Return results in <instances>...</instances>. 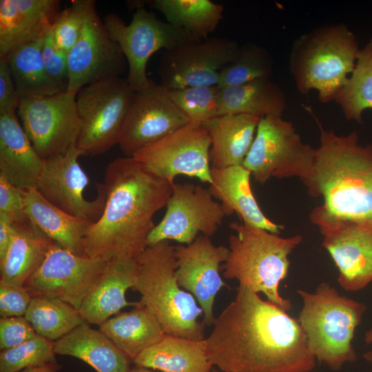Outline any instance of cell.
Returning <instances> with one entry per match:
<instances>
[{"label": "cell", "mask_w": 372, "mask_h": 372, "mask_svg": "<svg viewBox=\"0 0 372 372\" xmlns=\"http://www.w3.org/2000/svg\"><path fill=\"white\" fill-rule=\"evenodd\" d=\"M213 325L205 351L221 372H311L316 367L298 320L244 285Z\"/></svg>", "instance_id": "obj_1"}, {"label": "cell", "mask_w": 372, "mask_h": 372, "mask_svg": "<svg viewBox=\"0 0 372 372\" xmlns=\"http://www.w3.org/2000/svg\"><path fill=\"white\" fill-rule=\"evenodd\" d=\"M106 200L84 240L86 256L136 260L148 247L155 214L165 207L174 183L147 171L133 157L117 158L105 172Z\"/></svg>", "instance_id": "obj_2"}, {"label": "cell", "mask_w": 372, "mask_h": 372, "mask_svg": "<svg viewBox=\"0 0 372 372\" xmlns=\"http://www.w3.org/2000/svg\"><path fill=\"white\" fill-rule=\"evenodd\" d=\"M307 110L320 131L308 194L322 198L321 205L333 215L372 220V145L360 144L355 132L341 136L324 130Z\"/></svg>", "instance_id": "obj_3"}, {"label": "cell", "mask_w": 372, "mask_h": 372, "mask_svg": "<svg viewBox=\"0 0 372 372\" xmlns=\"http://www.w3.org/2000/svg\"><path fill=\"white\" fill-rule=\"evenodd\" d=\"M360 48L355 34L342 23L322 25L292 44L289 66L302 94L318 92L320 103L335 101L353 70Z\"/></svg>", "instance_id": "obj_4"}, {"label": "cell", "mask_w": 372, "mask_h": 372, "mask_svg": "<svg viewBox=\"0 0 372 372\" xmlns=\"http://www.w3.org/2000/svg\"><path fill=\"white\" fill-rule=\"evenodd\" d=\"M138 276L132 290L141 295L137 306L149 311L165 334L203 340V313L195 298L179 286L175 271V247L169 240L148 246L137 258Z\"/></svg>", "instance_id": "obj_5"}, {"label": "cell", "mask_w": 372, "mask_h": 372, "mask_svg": "<svg viewBox=\"0 0 372 372\" xmlns=\"http://www.w3.org/2000/svg\"><path fill=\"white\" fill-rule=\"evenodd\" d=\"M235 231L229 238V254L222 266L223 276L236 279L254 293H262L267 300L285 311L291 309L289 300L279 293V285L288 274L289 256L302 242L296 234L283 238L262 228L232 222Z\"/></svg>", "instance_id": "obj_6"}, {"label": "cell", "mask_w": 372, "mask_h": 372, "mask_svg": "<svg viewBox=\"0 0 372 372\" xmlns=\"http://www.w3.org/2000/svg\"><path fill=\"white\" fill-rule=\"evenodd\" d=\"M302 300L298 322L311 353L316 360L333 371L357 360L352 342L366 306L342 296L327 282L313 293L298 289Z\"/></svg>", "instance_id": "obj_7"}, {"label": "cell", "mask_w": 372, "mask_h": 372, "mask_svg": "<svg viewBox=\"0 0 372 372\" xmlns=\"http://www.w3.org/2000/svg\"><path fill=\"white\" fill-rule=\"evenodd\" d=\"M315 158L316 149L302 142L291 123L267 116L260 118L242 165L260 184L273 177H298L307 187Z\"/></svg>", "instance_id": "obj_8"}, {"label": "cell", "mask_w": 372, "mask_h": 372, "mask_svg": "<svg viewBox=\"0 0 372 372\" xmlns=\"http://www.w3.org/2000/svg\"><path fill=\"white\" fill-rule=\"evenodd\" d=\"M134 93L122 76L89 84L77 92L82 123L76 147L82 156L100 155L118 145Z\"/></svg>", "instance_id": "obj_9"}, {"label": "cell", "mask_w": 372, "mask_h": 372, "mask_svg": "<svg viewBox=\"0 0 372 372\" xmlns=\"http://www.w3.org/2000/svg\"><path fill=\"white\" fill-rule=\"evenodd\" d=\"M103 22L127 60L126 78L134 92L148 90L154 84L147 75V65L154 52L197 42L183 29L159 20L143 6L136 8L129 24L114 12L107 14Z\"/></svg>", "instance_id": "obj_10"}, {"label": "cell", "mask_w": 372, "mask_h": 372, "mask_svg": "<svg viewBox=\"0 0 372 372\" xmlns=\"http://www.w3.org/2000/svg\"><path fill=\"white\" fill-rule=\"evenodd\" d=\"M309 218L320 229L322 245L338 269L339 285L347 291H356L371 282L372 220L339 217L321 205Z\"/></svg>", "instance_id": "obj_11"}, {"label": "cell", "mask_w": 372, "mask_h": 372, "mask_svg": "<svg viewBox=\"0 0 372 372\" xmlns=\"http://www.w3.org/2000/svg\"><path fill=\"white\" fill-rule=\"evenodd\" d=\"M76 94L65 91L48 96L20 99L17 116L43 160L63 155L76 147L82 123Z\"/></svg>", "instance_id": "obj_12"}, {"label": "cell", "mask_w": 372, "mask_h": 372, "mask_svg": "<svg viewBox=\"0 0 372 372\" xmlns=\"http://www.w3.org/2000/svg\"><path fill=\"white\" fill-rule=\"evenodd\" d=\"M211 139L203 123L190 122L132 157L151 174L170 183L179 175L211 183Z\"/></svg>", "instance_id": "obj_13"}, {"label": "cell", "mask_w": 372, "mask_h": 372, "mask_svg": "<svg viewBox=\"0 0 372 372\" xmlns=\"http://www.w3.org/2000/svg\"><path fill=\"white\" fill-rule=\"evenodd\" d=\"M127 64L119 45L101 19L95 1L85 0L83 28L68 53L67 91L77 93L89 84L121 77Z\"/></svg>", "instance_id": "obj_14"}, {"label": "cell", "mask_w": 372, "mask_h": 372, "mask_svg": "<svg viewBox=\"0 0 372 372\" xmlns=\"http://www.w3.org/2000/svg\"><path fill=\"white\" fill-rule=\"evenodd\" d=\"M166 211L147 240L148 246L163 240L189 245L202 235L211 237L226 216L208 189L192 183H174Z\"/></svg>", "instance_id": "obj_15"}, {"label": "cell", "mask_w": 372, "mask_h": 372, "mask_svg": "<svg viewBox=\"0 0 372 372\" xmlns=\"http://www.w3.org/2000/svg\"><path fill=\"white\" fill-rule=\"evenodd\" d=\"M240 45L227 38H207L165 50L158 74L166 90L218 85L223 69L236 56Z\"/></svg>", "instance_id": "obj_16"}, {"label": "cell", "mask_w": 372, "mask_h": 372, "mask_svg": "<svg viewBox=\"0 0 372 372\" xmlns=\"http://www.w3.org/2000/svg\"><path fill=\"white\" fill-rule=\"evenodd\" d=\"M107 261L78 256L54 242L24 287L32 297L61 300L79 310Z\"/></svg>", "instance_id": "obj_17"}, {"label": "cell", "mask_w": 372, "mask_h": 372, "mask_svg": "<svg viewBox=\"0 0 372 372\" xmlns=\"http://www.w3.org/2000/svg\"><path fill=\"white\" fill-rule=\"evenodd\" d=\"M81 156L75 147L63 155L43 160L34 187L44 198L66 213L94 223L104 208L105 187L104 183H97V196L92 200L85 198L83 192L89 178L78 162Z\"/></svg>", "instance_id": "obj_18"}, {"label": "cell", "mask_w": 372, "mask_h": 372, "mask_svg": "<svg viewBox=\"0 0 372 372\" xmlns=\"http://www.w3.org/2000/svg\"><path fill=\"white\" fill-rule=\"evenodd\" d=\"M190 122L167 90L154 83L148 90L134 92L118 145L127 156L132 157Z\"/></svg>", "instance_id": "obj_19"}, {"label": "cell", "mask_w": 372, "mask_h": 372, "mask_svg": "<svg viewBox=\"0 0 372 372\" xmlns=\"http://www.w3.org/2000/svg\"><path fill=\"white\" fill-rule=\"evenodd\" d=\"M229 248L215 245L209 237L200 235L189 245L175 247V276L180 287L190 293L203 311V323L214 324V304L217 293L227 287L220 266L227 260Z\"/></svg>", "instance_id": "obj_20"}, {"label": "cell", "mask_w": 372, "mask_h": 372, "mask_svg": "<svg viewBox=\"0 0 372 372\" xmlns=\"http://www.w3.org/2000/svg\"><path fill=\"white\" fill-rule=\"evenodd\" d=\"M57 0L0 1V59L43 39L60 10Z\"/></svg>", "instance_id": "obj_21"}, {"label": "cell", "mask_w": 372, "mask_h": 372, "mask_svg": "<svg viewBox=\"0 0 372 372\" xmlns=\"http://www.w3.org/2000/svg\"><path fill=\"white\" fill-rule=\"evenodd\" d=\"M138 276L136 260H112L84 299L79 311L88 324L101 325L123 308L137 306L126 300L127 290L135 285Z\"/></svg>", "instance_id": "obj_22"}, {"label": "cell", "mask_w": 372, "mask_h": 372, "mask_svg": "<svg viewBox=\"0 0 372 372\" xmlns=\"http://www.w3.org/2000/svg\"><path fill=\"white\" fill-rule=\"evenodd\" d=\"M211 175L208 189L220 201L226 216L236 213L243 223L278 235L284 229V225L271 221L260 209L251 188V174L243 165L211 167Z\"/></svg>", "instance_id": "obj_23"}, {"label": "cell", "mask_w": 372, "mask_h": 372, "mask_svg": "<svg viewBox=\"0 0 372 372\" xmlns=\"http://www.w3.org/2000/svg\"><path fill=\"white\" fill-rule=\"evenodd\" d=\"M43 165L17 112L0 114V174L14 187H35Z\"/></svg>", "instance_id": "obj_24"}, {"label": "cell", "mask_w": 372, "mask_h": 372, "mask_svg": "<svg viewBox=\"0 0 372 372\" xmlns=\"http://www.w3.org/2000/svg\"><path fill=\"white\" fill-rule=\"evenodd\" d=\"M260 118L250 114H224L203 123L211 139L212 167L242 165Z\"/></svg>", "instance_id": "obj_25"}, {"label": "cell", "mask_w": 372, "mask_h": 372, "mask_svg": "<svg viewBox=\"0 0 372 372\" xmlns=\"http://www.w3.org/2000/svg\"><path fill=\"white\" fill-rule=\"evenodd\" d=\"M56 354L85 362L97 372H130L132 360L105 334L85 322L54 342Z\"/></svg>", "instance_id": "obj_26"}, {"label": "cell", "mask_w": 372, "mask_h": 372, "mask_svg": "<svg viewBox=\"0 0 372 372\" xmlns=\"http://www.w3.org/2000/svg\"><path fill=\"white\" fill-rule=\"evenodd\" d=\"M26 213L52 240L78 256H85L84 240L91 222L51 204L34 187L21 189Z\"/></svg>", "instance_id": "obj_27"}, {"label": "cell", "mask_w": 372, "mask_h": 372, "mask_svg": "<svg viewBox=\"0 0 372 372\" xmlns=\"http://www.w3.org/2000/svg\"><path fill=\"white\" fill-rule=\"evenodd\" d=\"M135 366L163 372H212L205 351V342L165 335L142 351Z\"/></svg>", "instance_id": "obj_28"}, {"label": "cell", "mask_w": 372, "mask_h": 372, "mask_svg": "<svg viewBox=\"0 0 372 372\" xmlns=\"http://www.w3.org/2000/svg\"><path fill=\"white\" fill-rule=\"evenodd\" d=\"M14 226L9 249L0 261V282L24 286L41 265L54 242L33 222Z\"/></svg>", "instance_id": "obj_29"}, {"label": "cell", "mask_w": 372, "mask_h": 372, "mask_svg": "<svg viewBox=\"0 0 372 372\" xmlns=\"http://www.w3.org/2000/svg\"><path fill=\"white\" fill-rule=\"evenodd\" d=\"M287 101L282 88L270 78L220 88L219 116L250 114L282 117Z\"/></svg>", "instance_id": "obj_30"}, {"label": "cell", "mask_w": 372, "mask_h": 372, "mask_svg": "<svg viewBox=\"0 0 372 372\" xmlns=\"http://www.w3.org/2000/svg\"><path fill=\"white\" fill-rule=\"evenodd\" d=\"M99 330L132 362L142 351L166 335L156 318L140 306L111 317L99 326Z\"/></svg>", "instance_id": "obj_31"}, {"label": "cell", "mask_w": 372, "mask_h": 372, "mask_svg": "<svg viewBox=\"0 0 372 372\" xmlns=\"http://www.w3.org/2000/svg\"><path fill=\"white\" fill-rule=\"evenodd\" d=\"M146 3L161 12L167 23L183 29L197 42L207 39L223 17V6L209 0H153Z\"/></svg>", "instance_id": "obj_32"}, {"label": "cell", "mask_w": 372, "mask_h": 372, "mask_svg": "<svg viewBox=\"0 0 372 372\" xmlns=\"http://www.w3.org/2000/svg\"><path fill=\"white\" fill-rule=\"evenodd\" d=\"M42 40L17 48L6 59L20 99L48 96L65 92L46 72L42 55Z\"/></svg>", "instance_id": "obj_33"}, {"label": "cell", "mask_w": 372, "mask_h": 372, "mask_svg": "<svg viewBox=\"0 0 372 372\" xmlns=\"http://www.w3.org/2000/svg\"><path fill=\"white\" fill-rule=\"evenodd\" d=\"M24 316L38 335L53 342L86 322L79 310L70 304L42 296L32 298Z\"/></svg>", "instance_id": "obj_34"}, {"label": "cell", "mask_w": 372, "mask_h": 372, "mask_svg": "<svg viewBox=\"0 0 372 372\" xmlns=\"http://www.w3.org/2000/svg\"><path fill=\"white\" fill-rule=\"evenodd\" d=\"M346 119L362 124V115L372 110V37L360 48L355 66L335 101Z\"/></svg>", "instance_id": "obj_35"}, {"label": "cell", "mask_w": 372, "mask_h": 372, "mask_svg": "<svg viewBox=\"0 0 372 372\" xmlns=\"http://www.w3.org/2000/svg\"><path fill=\"white\" fill-rule=\"evenodd\" d=\"M273 70L270 52L262 45L247 42L240 46L234 59L223 69L218 86L225 88L270 78Z\"/></svg>", "instance_id": "obj_36"}, {"label": "cell", "mask_w": 372, "mask_h": 372, "mask_svg": "<svg viewBox=\"0 0 372 372\" xmlns=\"http://www.w3.org/2000/svg\"><path fill=\"white\" fill-rule=\"evenodd\" d=\"M174 104L191 122L203 123L219 116L220 88L216 85L167 90Z\"/></svg>", "instance_id": "obj_37"}, {"label": "cell", "mask_w": 372, "mask_h": 372, "mask_svg": "<svg viewBox=\"0 0 372 372\" xmlns=\"http://www.w3.org/2000/svg\"><path fill=\"white\" fill-rule=\"evenodd\" d=\"M55 355L54 342L37 334L18 346L1 351L0 372H17L56 363Z\"/></svg>", "instance_id": "obj_38"}, {"label": "cell", "mask_w": 372, "mask_h": 372, "mask_svg": "<svg viewBox=\"0 0 372 372\" xmlns=\"http://www.w3.org/2000/svg\"><path fill=\"white\" fill-rule=\"evenodd\" d=\"M85 0H73L61 10L52 23L54 41L61 50L69 53L79 39L84 24Z\"/></svg>", "instance_id": "obj_39"}, {"label": "cell", "mask_w": 372, "mask_h": 372, "mask_svg": "<svg viewBox=\"0 0 372 372\" xmlns=\"http://www.w3.org/2000/svg\"><path fill=\"white\" fill-rule=\"evenodd\" d=\"M42 55L48 76L63 91L68 83V54L59 49L52 37L51 28L42 40Z\"/></svg>", "instance_id": "obj_40"}, {"label": "cell", "mask_w": 372, "mask_h": 372, "mask_svg": "<svg viewBox=\"0 0 372 372\" xmlns=\"http://www.w3.org/2000/svg\"><path fill=\"white\" fill-rule=\"evenodd\" d=\"M0 214L6 216L15 225H26L32 221L26 213L21 189L12 185L0 174Z\"/></svg>", "instance_id": "obj_41"}, {"label": "cell", "mask_w": 372, "mask_h": 372, "mask_svg": "<svg viewBox=\"0 0 372 372\" xmlns=\"http://www.w3.org/2000/svg\"><path fill=\"white\" fill-rule=\"evenodd\" d=\"M32 298L24 286L0 282L1 318L24 316Z\"/></svg>", "instance_id": "obj_42"}, {"label": "cell", "mask_w": 372, "mask_h": 372, "mask_svg": "<svg viewBox=\"0 0 372 372\" xmlns=\"http://www.w3.org/2000/svg\"><path fill=\"white\" fill-rule=\"evenodd\" d=\"M37 333L25 316L1 318L0 349H11L34 338Z\"/></svg>", "instance_id": "obj_43"}, {"label": "cell", "mask_w": 372, "mask_h": 372, "mask_svg": "<svg viewBox=\"0 0 372 372\" xmlns=\"http://www.w3.org/2000/svg\"><path fill=\"white\" fill-rule=\"evenodd\" d=\"M19 101L8 63L0 59V114L17 112Z\"/></svg>", "instance_id": "obj_44"}, {"label": "cell", "mask_w": 372, "mask_h": 372, "mask_svg": "<svg viewBox=\"0 0 372 372\" xmlns=\"http://www.w3.org/2000/svg\"><path fill=\"white\" fill-rule=\"evenodd\" d=\"M15 232L13 223L5 215L0 214V261L6 256Z\"/></svg>", "instance_id": "obj_45"}, {"label": "cell", "mask_w": 372, "mask_h": 372, "mask_svg": "<svg viewBox=\"0 0 372 372\" xmlns=\"http://www.w3.org/2000/svg\"><path fill=\"white\" fill-rule=\"evenodd\" d=\"M61 369L62 366L56 362L28 367L17 372H59Z\"/></svg>", "instance_id": "obj_46"}, {"label": "cell", "mask_w": 372, "mask_h": 372, "mask_svg": "<svg viewBox=\"0 0 372 372\" xmlns=\"http://www.w3.org/2000/svg\"><path fill=\"white\" fill-rule=\"evenodd\" d=\"M364 342L366 344L372 343V329L368 330L364 334ZM363 357L369 362L372 363V351H366L363 354Z\"/></svg>", "instance_id": "obj_47"}, {"label": "cell", "mask_w": 372, "mask_h": 372, "mask_svg": "<svg viewBox=\"0 0 372 372\" xmlns=\"http://www.w3.org/2000/svg\"><path fill=\"white\" fill-rule=\"evenodd\" d=\"M130 372H154L149 369L135 366L131 369Z\"/></svg>", "instance_id": "obj_48"}, {"label": "cell", "mask_w": 372, "mask_h": 372, "mask_svg": "<svg viewBox=\"0 0 372 372\" xmlns=\"http://www.w3.org/2000/svg\"><path fill=\"white\" fill-rule=\"evenodd\" d=\"M212 372H221V371L213 369H212Z\"/></svg>", "instance_id": "obj_49"}]
</instances>
